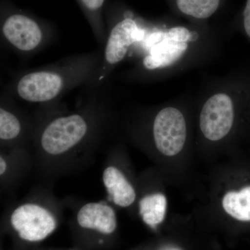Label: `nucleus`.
I'll use <instances>...</instances> for the list:
<instances>
[{"label":"nucleus","mask_w":250,"mask_h":250,"mask_svg":"<svg viewBox=\"0 0 250 250\" xmlns=\"http://www.w3.org/2000/svg\"><path fill=\"white\" fill-rule=\"evenodd\" d=\"M223 39L208 23L163 25L131 77L164 80L205 66L220 55Z\"/></svg>","instance_id":"nucleus-1"},{"label":"nucleus","mask_w":250,"mask_h":250,"mask_svg":"<svg viewBox=\"0 0 250 250\" xmlns=\"http://www.w3.org/2000/svg\"><path fill=\"white\" fill-rule=\"evenodd\" d=\"M197 95L200 133L210 142H219L231 134L240 108L250 104V78L237 72L212 77Z\"/></svg>","instance_id":"nucleus-2"},{"label":"nucleus","mask_w":250,"mask_h":250,"mask_svg":"<svg viewBox=\"0 0 250 250\" xmlns=\"http://www.w3.org/2000/svg\"><path fill=\"white\" fill-rule=\"evenodd\" d=\"M148 27L131 12H125L113 24L105 46L99 80H103L124 60L134 44L149 40L154 27Z\"/></svg>","instance_id":"nucleus-3"},{"label":"nucleus","mask_w":250,"mask_h":250,"mask_svg":"<svg viewBox=\"0 0 250 250\" xmlns=\"http://www.w3.org/2000/svg\"><path fill=\"white\" fill-rule=\"evenodd\" d=\"M152 132L156 147L161 154H178L187 141V118L184 110L177 104L161 107L153 119Z\"/></svg>","instance_id":"nucleus-4"},{"label":"nucleus","mask_w":250,"mask_h":250,"mask_svg":"<svg viewBox=\"0 0 250 250\" xmlns=\"http://www.w3.org/2000/svg\"><path fill=\"white\" fill-rule=\"evenodd\" d=\"M70 83V74L59 70L31 72L16 85L20 98L30 103H46L63 93Z\"/></svg>","instance_id":"nucleus-5"},{"label":"nucleus","mask_w":250,"mask_h":250,"mask_svg":"<svg viewBox=\"0 0 250 250\" xmlns=\"http://www.w3.org/2000/svg\"><path fill=\"white\" fill-rule=\"evenodd\" d=\"M88 125L78 114L60 117L47 125L41 136V146L49 154H62L84 138Z\"/></svg>","instance_id":"nucleus-6"},{"label":"nucleus","mask_w":250,"mask_h":250,"mask_svg":"<svg viewBox=\"0 0 250 250\" xmlns=\"http://www.w3.org/2000/svg\"><path fill=\"white\" fill-rule=\"evenodd\" d=\"M11 222L19 236L29 242L45 239L57 226L54 217L47 210L32 204L16 208L11 215Z\"/></svg>","instance_id":"nucleus-7"},{"label":"nucleus","mask_w":250,"mask_h":250,"mask_svg":"<svg viewBox=\"0 0 250 250\" xmlns=\"http://www.w3.org/2000/svg\"><path fill=\"white\" fill-rule=\"evenodd\" d=\"M3 36L13 47L23 52L35 50L42 43L43 31L35 20L22 14L10 15L3 23Z\"/></svg>","instance_id":"nucleus-8"},{"label":"nucleus","mask_w":250,"mask_h":250,"mask_svg":"<svg viewBox=\"0 0 250 250\" xmlns=\"http://www.w3.org/2000/svg\"><path fill=\"white\" fill-rule=\"evenodd\" d=\"M174 14L188 22L195 24L208 23L223 8L227 0H166Z\"/></svg>","instance_id":"nucleus-9"},{"label":"nucleus","mask_w":250,"mask_h":250,"mask_svg":"<svg viewBox=\"0 0 250 250\" xmlns=\"http://www.w3.org/2000/svg\"><path fill=\"white\" fill-rule=\"evenodd\" d=\"M82 228L110 234L116 230V213L109 206L103 203H89L83 206L77 215Z\"/></svg>","instance_id":"nucleus-10"},{"label":"nucleus","mask_w":250,"mask_h":250,"mask_svg":"<svg viewBox=\"0 0 250 250\" xmlns=\"http://www.w3.org/2000/svg\"><path fill=\"white\" fill-rule=\"evenodd\" d=\"M103 181L116 205L127 207L134 203L136 199L134 188L121 171L114 167H107L104 172Z\"/></svg>","instance_id":"nucleus-11"},{"label":"nucleus","mask_w":250,"mask_h":250,"mask_svg":"<svg viewBox=\"0 0 250 250\" xmlns=\"http://www.w3.org/2000/svg\"><path fill=\"white\" fill-rule=\"evenodd\" d=\"M223 207L233 218L250 221V186L238 192H228L223 197Z\"/></svg>","instance_id":"nucleus-12"},{"label":"nucleus","mask_w":250,"mask_h":250,"mask_svg":"<svg viewBox=\"0 0 250 250\" xmlns=\"http://www.w3.org/2000/svg\"><path fill=\"white\" fill-rule=\"evenodd\" d=\"M166 197L157 193L143 197L140 202V213L143 221L151 227H155L164 221L165 218Z\"/></svg>","instance_id":"nucleus-13"},{"label":"nucleus","mask_w":250,"mask_h":250,"mask_svg":"<svg viewBox=\"0 0 250 250\" xmlns=\"http://www.w3.org/2000/svg\"><path fill=\"white\" fill-rule=\"evenodd\" d=\"M98 40L105 38L102 13L106 0H79Z\"/></svg>","instance_id":"nucleus-14"},{"label":"nucleus","mask_w":250,"mask_h":250,"mask_svg":"<svg viewBox=\"0 0 250 250\" xmlns=\"http://www.w3.org/2000/svg\"><path fill=\"white\" fill-rule=\"evenodd\" d=\"M21 131V125L17 117L11 112L0 109V139L9 141L16 139Z\"/></svg>","instance_id":"nucleus-15"},{"label":"nucleus","mask_w":250,"mask_h":250,"mask_svg":"<svg viewBox=\"0 0 250 250\" xmlns=\"http://www.w3.org/2000/svg\"><path fill=\"white\" fill-rule=\"evenodd\" d=\"M241 28L247 39L250 41V0H247L243 9Z\"/></svg>","instance_id":"nucleus-16"},{"label":"nucleus","mask_w":250,"mask_h":250,"mask_svg":"<svg viewBox=\"0 0 250 250\" xmlns=\"http://www.w3.org/2000/svg\"><path fill=\"white\" fill-rule=\"evenodd\" d=\"M6 170V163L2 157L0 158V174H3Z\"/></svg>","instance_id":"nucleus-17"},{"label":"nucleus","mask_w":250,"mask_h":250,"mask_svg":"<svg viewBox=\"0 0 250 250\" xmlns=\"http://www.w3.org/2000/svg\"><path fill=\"white\" fill-rule=\"evenodd\" d=\"M164 250H180L177 249V248H167V249H165Z\"/></svg>","instance_id":"nucleus-18"}]
</instances>
